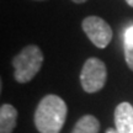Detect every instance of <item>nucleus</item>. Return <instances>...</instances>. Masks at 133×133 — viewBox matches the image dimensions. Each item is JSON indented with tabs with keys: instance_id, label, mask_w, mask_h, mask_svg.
I'll use <instances>...</instances> for the list:
<instances>
[{
	"instance_id": "423d86ee",
	"label": "nucleus",
	"mask_w": 133,
	"mask_h": 133,
	"mask_svg": "<svg viewBox=\"0 0 133 133\" xmlns=\"http://www.w3.org/2000/svg\"><path fill=\"white\" fill-rule=\"evenodd\" d=\"M17 111L12 105L4 104L0 109V133H11L16 127Z\"/></svg>"
},
{
	"instance_id": "1a4fd4ad",
	"label": "nucleus",
	"mask_w": 133,
	"mask_h": 133,
	"mask_svg": "<svg viewBox=\"0 0 133 133\" xmlns=\"http://www.w3.org/2000/svg\"><path fill=\"white\" fill-rule=\"evenodd\" d=\"M123 43H133V26H129L128 29L124 31Z\"/></svg>"
},
{
	"instance_id": "9b49d317",
	"label": "nucleus",
	"mask_w": 133,
	"mask_h": 133,
	"mask_svg": "<svg viewBox=\"0 0 133 133\" xmlns=\"http://www.w3.org/2000/svg\"><path fill=\"white\" fill-rule=\"evenodd\" d=\"M74 3H76V4H81V3H85L86 0H73Z\"/></svg>"
},
{
	"instance_id": "9d476101",
	"label": "nucleus",
	"mask_w": 133,
	"mask_h": 133,
	"mask_svg": "<svg viewBox=\"0 0 133 133\" xmlns=\"http://www.w3.org/2000/svg\"><path fill=\"white\" fill-rule=\"evenodd\" d=\"M106 133H117V131H116V128H109L106 131Z\"/></svg>"
},
{
	"instance_id": "0eeeda50",
	"label": "nucleus",
	"mask_w": 133,
	"mask_h": 133,
	"mask_svg": "<svg viewBox=\"0 0 133 133\" xmlns=\"http://www.w3.org/2000/svg\"><path fill=\"white\" fill-rule=\"evenodd\" d=\"M100 131V122L99 119L91 116L85 115L78 119L71 133H99Z\"/></svg>"
},
{
	"instance_id": "f8f14e48",
	"label": "nucleus",
	"mask_w": 133,
	"mask_h": 133,
	"mask_svg": "<svg viewBox=\"0 0 133 133\" xmlns=\"http://www.w3.org/2000/svg\"><path fill=\"white\" fill-rule=\"evenodd\" d=\"M126 1H127V4H128L129 6H132L133 8V0H126Z\"/></svg>"
},
{
	"instance_id": "39448f33",
	"label": "nucleus",
	"mask_w": 133,
	"mask_h": 133,
	"mask_svg": "<svg viewBox=\"0 0 133 133\" xmlns=\"http://www.w3.org/2000/svg\"><path fill=\"white\" fill-rule=\"evenodd\" d=\"M115 124L117 133H133V106L121 102L115 110Z\"/></svg>"
},
{
	"instance_id": "f257e3e1",
	"label": "nucleus",
	"mask_w": 133,
	"mask_h": 133,
	"mask_svg": "<svg viewBox=\"0 0 133 133\" xmlns=\"http://www.w3.org/2000/svg\"><path fill=\"white\" fill-rule=\"evenodd\" d=\"M66 104L57 95L44 96L35 112V126L39 133H59L66 117Z\"/></svg>"
},
{
	"instance_id": "6e6552de",
	"label": "nucleus",
	"mask_w": 133,
	"mask_h": 133,
	"mask_svg": "<svg viewBox=\"0 0 133 133\" xmlns=\"http://www.w3.org/2000/svg\"><path fill=\"white\" fill-rule=\"evenodd\" d=\"M124 44V58L129 69L133 70V43H123Z\"/></svg>"
},
{
	"instance_id": "ddd939ff",
	"label": "nucleus",
	"mask_w": 133,
	"mask_h": 133,
	"mask_svg": "<svg viewBox=\"0 0 133 133\" xmlns=\"http://www.w3.org/2000/svg\"><path fill=\"white\" fill-rule=\"evenodd\" d=\"M38 1H41V0H38Z\"/></svg>"
},
{
	"instance_id": "20e7f679",
	"label": "nucleus",
	"mask_w": 133,
	"mask_h": 133,
	"mask_svg": "<svg viewBox=\"0 0 133 133\" xmlns=\"http://www.w3.org/2000/svg\"><path fill=\"white\" fill-rule=\"evenodd\" d=\"M81 27L89 39L99 48L107 47L112 39V30L110 25L99 16H88L84 19Z\"/></svg>"
},
{
	"instance_id": "f03ea898",
	"label": "nucleus",
	"mask_w": 133,
	"mask_h": 133,
	"mask_svg": "<svg viewBox=\"0 0 133 133\" xmlns=\"http://www.w3.org/2000/svg\"><path fill=\"white\" fill-rule=\"evenodd\" d=\"M43 63V54L41 49L35 46H27L12 59L14 76L19 83H29L37 74Z\"/></svg>"
},
{
	"instance_id": "7ed1b4c3",
	"label": "nucleus",
	"mask_w": 133,
	"mask_h": 133,
	"mask_svg": "<svg viewBox=\"0 0 133 133\" xmlns=\"http://www.w3.org/2000/svg\"><path fill=\"white\" fill-rule=\"evenodd\" d=\"M107 78L106 65L99 58H89L81 69L80 83L86 92H96L104 88Z\"/></svg>"
}]
</instances>
